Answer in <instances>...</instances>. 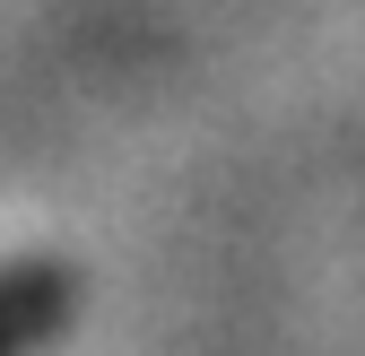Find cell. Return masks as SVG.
<instances>
[{"mask_svg":"<svg viewBox=\"0 0 365 356\" xmlns=\"http://www.w3.org/2000/svg\"><path fill=\"white\" fill-rule=\"evenodd\" d=\"M43 304H53V278L35 270V287H0V356H9V339L26 322H43Z\"/></svg>","mask_w":365,"mask_h":356,"instance_id":"1","label":"cell"}]
</instances>
